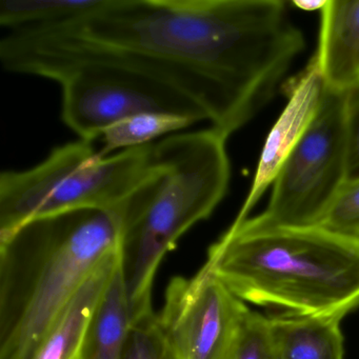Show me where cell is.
<instances>
[{"label": "cell", "mask_w": 359, "mask_h": 359, "mask_svg": "<svg viewBox=\"0 0 359 359\" xmlns=\"http://www.w3.org/2000/svg\"><path fill=\"white\" fill-rule=\"evenodd\" d=\"M154 167V142L111 156L86 140L56 147L30 169L0 174V236L52 214L117 210Z\"/></svg>", "instance_id": "obj_5"}, {"label": "cell", "mask_w": 359, "mask_h": 359, "mask_svg": "<svg viewBox=\"0 0 359 359\" xmlns=\"http://www.w3.org/2000/svg\"><path fill=\"white\" fill-rule=\"evenodd\" d=\"M327 0H293L290 5L304 11L320 12L327 5Z\"/></svg>", "instance_id": "obj_20"}, {"label": "cell", "mask_w": 359, "mask_h": 359, "mask_svg": "<svg viewBox=\"0 0 359 359\" xmlns=\"http://www.w3.org/2000/svg\"><path fill=\"white\" fill-rule=\"evenodd\" d=\"M196 121L180 115L165 113H144L115 123L102 133V156L117 149H130L152 144L153 140L167 134L187 129Z\"/></svg>", "instance_id": "obj_15"}, {"label": "cell", "mask_w": 359, "mask_h": 359, "mask_svg": "<svg viewBox=\"0 0 359 359\" xmlns=\"http://www.w3.org/2000/svg\"><path fill=\"white\" fill-rule=\"evenodd\" d=\"M118 209L34 218L0 236V359H31L92 273L121 248Z\"/></svg>", "instance_id": "obj_2"}, {"label": "cell", "mask_w": 359, "mask_h": 359, "mask_svg": "<svg viewBox=\"0 0 359 359\" xmlns=\"http://www.w3.org/2000/svg\"><path fill=\"white\" fill-rule=\"evenodd\" d=\"M62 119L79 135L93 142L108 128L144 113H165L205 121L193 102L127 73L85 69L62 79Z\"/></svg>", "instance_id": "obj_8"}, {"label": "cell", "mask_w": 359, "mask_h": 359, "mask_svg": "<svg viewBox=\"0 0 359 359\" xmlns=\"http://www.w3.org/2000/svg\"><path fill=\"white\" fill-rule=\"evenodd\" d=\"M325 90V79L313 58L289 86V102L266 137L249 194L234 222L250 217L252 210L272 187L283 163L314 121Z\"/></svg>", "instance_id": "obj_9"}, {"label": "cell", "mask_w": 359, "mask_h": 359, "mask_svg": "<svg viewBox=\"0 0 359 359\" xmlns=\"http://www.w3.org/2000/svg\"><path fill=\"white\" fill-rule=\"evenodd\" d=\"M119 252L107 258L86 280L31 359H86V334L94 310L118 266Z\"/></svg>", "instance_id": "obj_11"}, {"label": "cell", "mask_w": 359, "mask_h": 359, "mask_svg": "<svg viewBox=\"0 0 359 359\" xmlns=\"http://www.w3.org/2000/svg\"><path fill=\"white\" fill-rule=\"evenodd\" d=\"M243 302L344 318L359 306V241L320 226L233 222L203 264Z\"/></svg>", "instance_id": "obj_3"}, {"label": "cell", "mask_w": 359, "mask_h": 359, "mask_svg": "<svg viewBox=\"0 0 359 359\" xmlns=\"http://www.w3.org/2000/svg\"><path fill=\"white\" fill-rule=\"evenodd\" d=\"M231 359H276L269 317L248 310Z\"/></svg>", "instance_id": "obj_18"}, {"label": "cell", "mask_w": 359, "mask_h": 359, "mask_svg": "<svg viewBox=\"0 0 359 359\" xmlns=\"http://www.w3.org/2000/svg\"><path fill=\"white\" fill-rule=\"evenodd\" d=\"M121 359H178L154 311L132 320Z\"/></svg>", "instance_id": "obj_16"}, {"label": "cell", "mask_w": 359, "mask_h": 359, "mask_svg": "<svg viewBox=\"0 0 359 359\" xmlns=\"http://www.w3.org/2000/svg\"><path fill=\"white\" fill-rule=\"evenodd\" d=\"M247 304L205 266L174 277L158 320L178 359H231Z\"/></svg>", "instance_id": "obj_7"}, {"label": "cell", "mask_w": 359, "mask_h": 359, "mask_svg": "<svg viewBox=\"0 0 359 359\" xmlns=\"http://www.w3.org/2000/svg\"><path fill=\"white\" fill-rule=\"evenodd\" d=\"M319 226L359 241V180L344 184Z\"/></svg>", "instance_id": "obj_17"}, {"label": "cell", "mask_w": 359, "mask_h": 359, "mask_svg": "<svg viewBox=\"0 0 359 359\" xmlns=\"http://www.w3.org/2000/svg\"><path fill=\"white\" fill-rule=\"evenodd\" d=\"M131 323L119 258L90 320L86 334V359H121Z\"/></svg>", "instance_id": "obj_13"}, {"label": "cell", "mask_w": 359, "mask_h": 359, "mask_svg": "<svg viewBox=\"0 0 359 359\" xmlns=\"http://www.w3.org/2000/svg\"><path fill=\"white\" fill-rule=\"evenodd\" d=\"M348 180H359V81L344 91Z\"/></svg>", "instance_id": "obj_19"}, {"label": "cell", "mask_w": 359, "mask_h": 359, "mask_svg": "<svg viewBox=\"0 0 359 359\" xmlns=\"http://www.w3.org/2000/svg\"><path fill=\"white\" fill-rule=\"evenodd\" d=\"M276 359H344L339 317L285 313L269 317Z\"/></svg>", "instance_id": "obj_12"}, {"label": "cell", "mask_w": 359, "mask_h": 359, "mask_svg": "<svg viewBox=\"0 0 359 359\" xmlns=\"http://www.w3.org/2000/svg\"><path fill=\"white\" fill-rule=\"evenodd\" d=\"M344 91L325 90L320 108L272 184L262 219L319 226L348 182Z\"/></svg>", "instance_id": "obj_6"}, {"label": "cell", "mask_w": 359, "mask_h": 359, "mask_svg": "<svg viewBox=\"0 0 359 359\" xmlns=\"http://www.w3.org/2000/svg\"><path fill=\"white\" fill-rule=\"evenodd\" d=\"M102 0H1L0 26L10 31L54 26L95 9Z\"/></svg>", "instance_id": "obj_14"}, {"label": "cell", "mask_w": 359, "mask_h": 359, "mask_svg": "<svg viewBox=\"0 0 359 359\" xmlns=\"http://www.w3.org/2000/svg\"><path fill=\"white\" fill-rule=\"evenodd\" d=\"M319 13L314 60L327 87L344 91L359 81V0H327Z\"/></svg>", "instance_id": "obj_10"}, {"label": "cell", "mask_w": 359, "mask_h": 359, "mask_svg": "<svg viewBox=\"0 0 359 359\" xmlns=\"http://www.w3.org/2000/svg\"><path fill=\"white\" fill-rule=\"evenodd\" d=\"M283 0H102L62 24L10 31L7 72L60 83L85 69L127 73L193 102L226 137L274 97L304 51Z\"/></svg>", "instance_id": "obj_1"}, {"label": "cell", "mask_w": 359, "mask_h": 359, "mask_svg": "<svg viewBox=\"0 0 359 359\" xmlns=\"http://www.w3.org/2000/svg\"><path fill=\"white\" fill-rule=\"evenodd\" d=\"M226 140L210 127L154 142V170L118 208L121 275L132 320L154 311L153 283L165 254L226 196Z\"/></svg>", "instance_id": "obj_4"}]
</instances>
